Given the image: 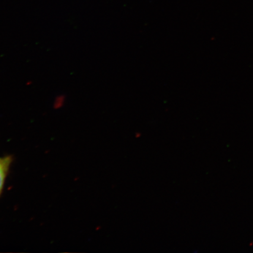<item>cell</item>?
Segmentation results:
<instances>
[{
  "mask_svg": "<svg viewBox=\"0 0 253 253\" xmlns=\"http://www.w3.org/2000/svg\"><path fill=\"white\" fill-rule=\"evenodd\" d=\"M66 102V96L64 94L57 95L52 102V108L59 110L65 106Z\"/></svg>",
  "mask_w": 253,
  "mask_h": 253,
  "instance_id": "obj_2",
  "label": "cell"
},
{
  "mask_svg": "<svg viewBox=\"0 0 253 253\" xmlns=\"http://www.w3.org/2000/svg\"><path fill=\"white\" fill-rule=\"evenodd\" d=\"M249 246H253V242H251L249 243Z\"/></svg>",
  "mask_w": 253,
  "mask_h": 253,
  "instance_id": "obj_3",
  "label": "cell"
},
{
  "mask_svg": "<svg viewBox=\"0 0 253 253\" xmlns=\"http://www.w3.org/2000/svg\"><path fill=\"white\" fill-rule=\"evenodd\" d=\"M12 161V158L11 156L0 158V195L1 194L4 188L6 177L7 176Z\"/></svg>",
  "mask_w": 253,
  "mask_h": 253,
  "instance_id": "obj_1",
  "label": "cell"
}]
</instances>
